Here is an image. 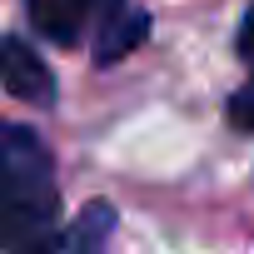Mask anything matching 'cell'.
Here are the masks:
<instances>
[{"instance_id":"cell-6","label":"cell","mask_w":254,"mask_h":254,"mask_svg":"<svg viewBox=\"0 0 254 254\" xmlns=\"http://www.w3.org/2000/svg\"><path fill=\"white\" fill-rule=\"evenodd\" d=\"M234 50H239V60L254 70V10L244 15V25H239V35H234Z\"/></svg>"},{"instance_id":"cell-2","label":"cell","mask_w":254,"mask_h":254,"mask_svg":"<svg viewBox=\"0 0 254 254\" xmlns=\"http://www.w3.org/2000/svg\"><path fill=\"white\" fill-rule=\"evenodd\" d=\"M0 85H5L15 100H25V105H55V75H50V65L25 40H15V35L0 40Z\"/></svg>"},{"instance_id":"cell-5","label":"cell","mask_w":254,"mask_h":254,"mask_svg":"<svg viewBox=\"0 0 254 254\" xmlns=\"http://www.w3.org/2000/svg\"><path fill=\"white\" fill-rule=\"evenodd\" d=\"M229 120L244 125V130H254V90H239V95L229 100Z\"/></svg>"},{"instance_id":"cell-4","label":"cell","mask_w":254,"mask_h":254,"mask_svg":"<svg viewBox=\"0 0 254 254\" xmlns=\"http://www.w3.org/2000/svg\"><path fill=\"white\" fill-rule=\"evenodd\" d=\"M145 35H150V15H145V10H120V5H110V10H105V25H100V35H95V60L110 65V60H120V55H130Z\"/></svg>"},{"instance_id":"cell-1","label":"cell","mask_w":254,"mask_h":254,"mask_svg":"<svg viewBox=\"0 0 254 254\" xmlns=\"http://www.w3.org/2000/svg\"><path fill=\"white\" fill-rule=\"evenodd\" d=\"M60 185L55 160L25 125H0V249H35L55 239Z\"/></svg>"},{"instance_id":"cell-3","label":"cell","mask_w":254,"mask_h":254,"mask_svg":"<svg viewBox=\"0 0 254 254\" xmlns=\"http://www.w3.org/2000/svg\"><path fill=\"white\" fill-rule=\"evenodd\" d=\"M120 0H30V25L55 45H80V35L105 20V10Z\"/></svg>"}]
</instances>
